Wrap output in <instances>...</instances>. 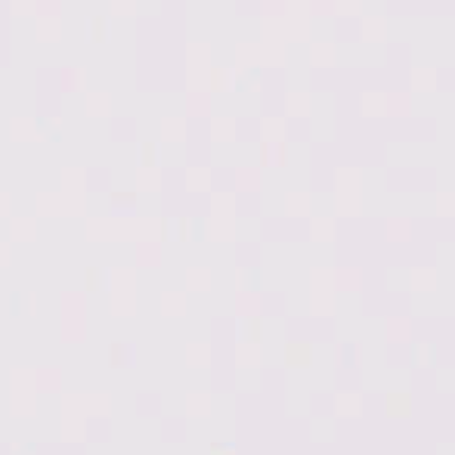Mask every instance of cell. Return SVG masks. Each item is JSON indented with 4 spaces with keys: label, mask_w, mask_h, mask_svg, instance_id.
Returning <instances> with one entry per match:
<instances>
[]
</instances>
